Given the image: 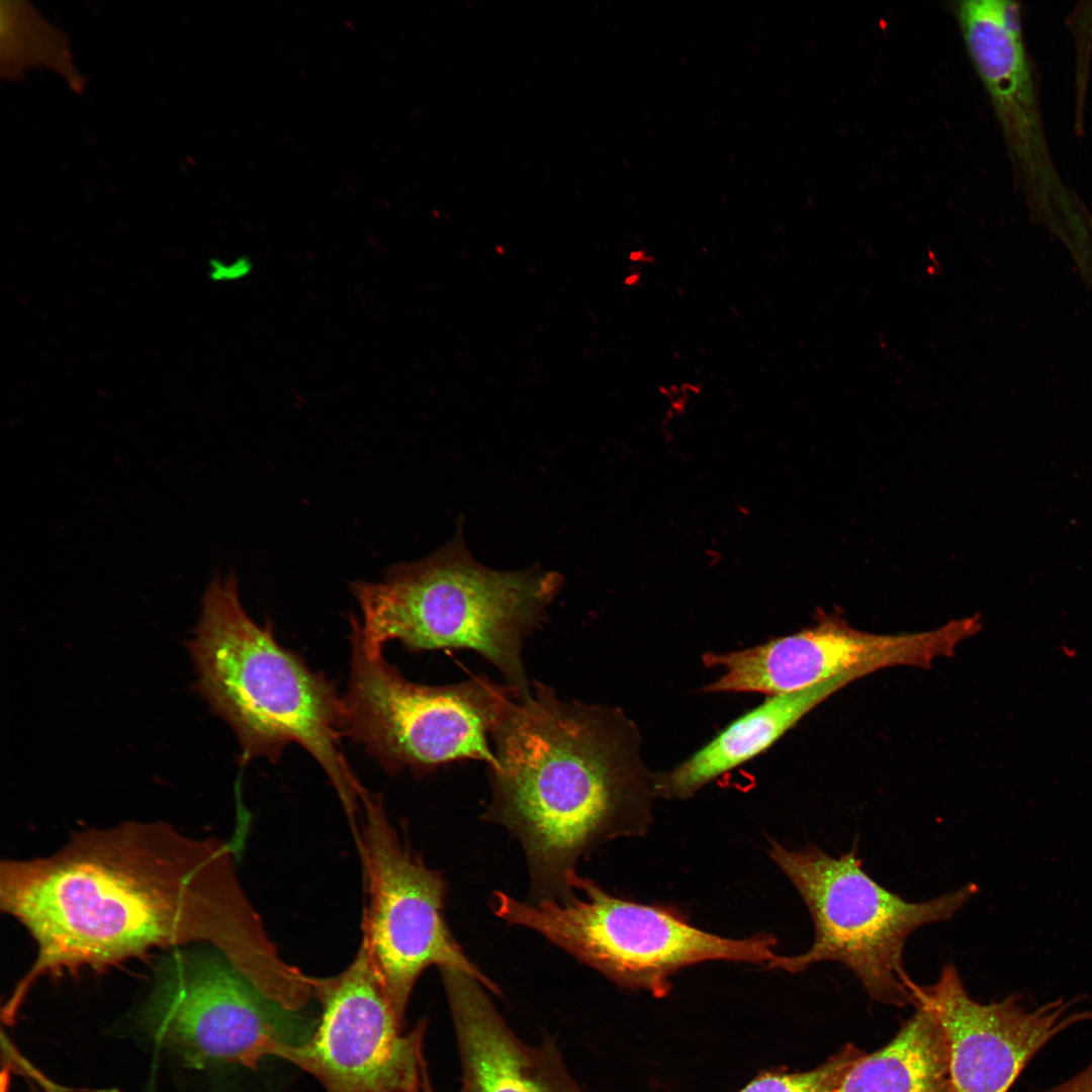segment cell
I'll use <instances>...</instances> for the list:
<instances>
[{"label": "cell", "instance_id": "cell-5", "mask_svg": "<svg viewBox=\"0 0 1092 1092\" xmlns=\"http://www.w3.org/2000/svg\"><path fill=\"white\" fill-rule=\"evenodd\" d=\"M768 854L805 902L815 936L807 951L777 954L766 968L794 974L821 962L839 963L874 1000L889 1005L914 1002V982L903 966L908 936L949 920L978 892L971 883L931 900L907 901L870 877L855 844L832 856L814 844L791 850L771 841Z\"/></svg>", "mask_w": 1092, "mask_h": 1092}, {"label": "cell", "instance_id": "cell-16", "mask_svg": "<svg viewBox=\"0 0 1092 1092\" xmlns=\"http://www.w3.org/2000/svg\"><path fill=\"white\" fill-rule=\"evenodd\" d=\"M914 1006L897 1035L864 1055L836 1092H952L943 1030L928 1008Z\"/></svg>", "mask_w": 1092, "mask_h": 1092}, {"label": "cell", "instance_id": "cell-14", "mask_svg": "<svg viewBox=\"0 0 1092 1092\" xmlns=\"http://www.w3.org/2000/svg\"><path fill=\"white\" fill-rule=\"evenodd\" d=\"M461 1064L460 1092H584L545 1034L523 1041L473 976L440 969Z\"/></svg>", "mask_w": 1092, "mask_h": 1092}, {"label": "cell", "instance_id": "cell-2", "mask_svg": "<svg viewBox=\"0 0 1092 1092\" xmlns=\"http://www.w3.org/2000/svg\"><path fill=\"white\" fill-rule=\"evenodd\" d=\"M636 738L622 713L565 701L541 682L505 708L483 817L521 841L536 902L571 900L581 855L646 833L656 792Z\"/></svg>", "mask_w": 1092, "mask_h": 1092}, {"label": "cell", "instance_id": "cell-6", "mask_svg": "<svg viewBox=\"0 0 1092 1092\" xmlns=\"http://www.w3.org/2000/svg\"><path fill=\"white\" fill-rule=\"evenodd\" d=\"M571 887L582 899L522 902L496 891L500 919L533 929L618 986L663 997L677 971L708 961L767 965L777 938L758 933L744 939L715 935L670 909L619 899L575 874Z\"/></svg>", "mask_w": 1092, "mask_h": 1092}, {"label": "cell", "instance_id": "cell-1", "mask_svg": "<svg viewBox=\"0 0 1092 1092\" xmlns=\"http://www.w3.org/2000/svg\"><path fill=\"white\" fill-rule=\"evenodd\" d=\"M0 907L36 946L5 1005L10 1016L39 979L104 971L157 948L213 947L270 996L298 976L245 895L234 847L164 822L88 828L49 856L2 860Z\"/></svg>", "mask_w": 1092, "mask_h": 1092}, {"label": "cell", "instance_id": "cell-19", "mask_svg": "<svg viewBox=\"0 0 1092 1092\" xmlns=\"http://www.w3.org/2000/svg\"><path fill=\"white\" fill-rule=\"evenodd\" d=\"M212 269L213 270L210 274L217 280H229L234 278L237 279L247 274L249 271V265H246L245 262L242 263L241 261H237L229 265L217 264V266H214Z\"/></svg>", "mask_w": 1092, "mask_h": 1092}, {"label": "cell", "instance_id": "cell-7", "mask_svg": "<svg viewBox=\"0 0 1092 1092\" xmlns=\"http://www.w3.org/2000/svg\"><path fill=\"white\" fill-rule=\"evenodd\" d=\"M344 735L387 772L425 775L460 760L493 763L492 734L520 693L485 676L448 686L407 680L351 633Z\"/></svg>", "mask_w": 1092, "mask_h": 1092}, {"label": "cell", "instance_id": "cell-15", "mask_svg": "<svg viewBox=\"0 0 1092 1092\" xmlns=\"http://www.w3.org/2000/svg\"><path fill=\"white\" fill-rule=\"evenodd\" d=\"M862 676L857 672L842 674L804 690L768 696L689 759L654 779L656 795L668 799L693 796L711 781L766 750L812 709Z\"/></svg>", "mask_w": 1092, "mask_h": 1092}, {"label": "cell", "instance_id": "cell-11", "mask_svg": "<svg viewBox=\"0 0 1092 1092\" xmlns=\"http://www.w3.org/2000/svg\"><path fill=\"white\" fill-rule=\"evenodd\" d=\"M312 984L321 1007L312 1033L300 1043L275 1045L269 1057L304 1070L325 1092H414L428 1068L427 1020L402 1032L364 947L342 973Z\"/></svg>", "mask_w": 1092, "mask_h": 1092}, {"label": "cell", "instance_id": "cell-10", "mask_svg": "<svg viewBox=\"0 0 1092 1092\" xmlns=\"http://www.w3.org/2000/svg\"><path fill=\"white\" fill-rule=\"evenodd\" d=\"M361 809L353 828L367 892L361 945L399 1019L404 1023L415 984L431 966L463 971L498 994L446 924L442 876L404 845L378 796L367 791Z\"/></svg>", "mask_w": 1092, "mask_h": 1092}, {"label": "cell", "instance_id": "cell-18", "mask_svg": "<svg viewBox=\"0 0 1092 1092\" xmlns=\"http://www.w3.org/2000/svg\"><path fill=\"white\" fill-rule=\"evenodd\" d=\"M1046 1092H1092V1061L1077 1075Z\"/></svg>", "mask_w": 1092, "mask_h": 1092}, {"label": "cell", "instance_id": "cell-20", "mask_svg": "<svg viewBox=\"0 0 1092 1092\" xmlns=\"http://www.w3.org/2000/svg\"><path fill=\"white\" fill-rule=\"evenodd\" d=\"M414 1092H435L430 1080L428 1069L425 1070L421 1082Z\"/></svg>", "mask_w": 1092, "mask_h": 1092}, {"label": "cell", "instance_id": "cell-17", "mask_svg": "<svg viewBox=\"0 0 1092 1092\" xmlns=\"http://www.w3.org/2000/svg\"><path fill=\"white\" fill-rule=\"evenodd\" d=\"M864 1055L852 1044H847L825 1063L809 1071L762 1072L739 1092H836L850 1069Z\"/></svg>", "mask_w": 1092, "mask_h": 1092}, {"label": "cell", "instance_id": "cell-9", "mask_svg": "<svg viewBox=\"0 0 1092 1092\" xmlns=\"http://www.w3.org/2000/svg\"><path fill=\"white\" fill-rule=\"evenodd\" d=\"M956 11L967 52L1002 132L1014 184L1031 216L1066 244L1080 268L1092 266V213L1053 160L1020 4L967 0Z\"/></svg>", "mask_w": 1092, "mask_h": 1092}, {"label": "cell", "instance_id": "cell-12", "mask_svg": "<svg viewBox=\"0 0 1092 1092\" xmlns=\"http://www.w3.org/2000/svg\"><path fill=\"white\" fill-rule=\"evenodd\" d=\"M979 616L953 620L925 632L874 634L852 628L840 615L818 616L816 624L760 645L704 654L706 666L723 674L709 693H792L847 673L867 675L892 666L928 668L981 629Z\"/></svg>", "mask_w": 1092, "mask_h": 1092}, {"label": "cell", "instance_id": "cell-4", "mask_svg": "<svg viewBox=\"0 0 1092 1092\" xmlns=\"http://www.w3.org/2000/svg\"><path fill=\"white\" fill-rule=\"evenodd\" d=\"M560 585L555 572L481 565L458 534L429 557L391 568L380 581L353 583L361 618L351 617V633L373 654L391 640L419 651L474 650L524 697L531 689L523 643L544 621Z\"/></svg>", "mask_w": 1092, "mask_h": 1092}, {"label": "cell", "instance_id": "cell-13", "mask_svg": "<svg viewBox=\"0 0 1092 1092\" xmlns=\"http://www.w3.org/2000/svg\"><path fill=\"white\" fill-rule=\"evenodd\" d=\"M913 1005L928 1008L945 1035L952 1092H1008L1031 1059L1069 1027L1092 1020L1059 998L1028 1008L1018 995L983 1004L967 993L949 964L929 986L914 983Z\"/></svg>", "mask_w": 1092, "mask_h": 1092}, {"label": "cell", "instance_id": "cell-3", "mask_svg": "<svg viewBox=\"0 0 1092 1092\" xmlns=\"http://www.w3.org/2000/svg\"><path fill=\"white\" fill-rule=\"evenodd\" d=\"M186 648L194 691L233 730L240 762H276L289 744L302 746L354 823L367 790L341 748L343 698L332 680L278 643L271 624L259 625L248 615L234 574L217 573L209 581Z\"/></svg>", "mask_w": 1092, "mask_h": 1092}, {"label": "cell", "instance_id": "cell-8", "mask_svg": "<svg viewBox=\"0 0 1092 1092\" xmlns=\"http://www.w3.org/2000/svg\"><path fill=\"white\" fill-rule=\"evenodd\" d=\"M317 1018L285 1009L206 945L169 950L138 1012L157 1046L199 1069L257 1068L275 1045L304 1041Z\"/></svg>", "mask_w": 1092, "mask_h": 1092}]
</instances>
